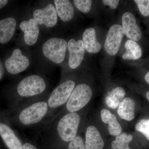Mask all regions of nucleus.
<instances>
[{
    "mask_svg": "<svg viewBox=\"0 0 149 149\" xmlns=\"http://www.w3.org/2000/svg\"><path fill=\"white\" fill-rule=\"evenodd\" d=\"M147 121L146 119H142L139 120L136 124V130L138 132H141L149 141V131L147 127Z\"/></svg>",
    "mask_w": 149,
    "mask_h": 149,
    "instance_id": "25",
    "label": "nucleus"
},
{
    "mask_svg": "<svg viewBox=\"0 0 149 149\" xmlns=\"http://www.w3.org/2000/svg\"><path fill=\"white\" fill-rule=\"evenodd\" d=\"M102 3L104 5L109 6L112 9H115L117 8L119 1L116 0H104L102 1Z\"/></svg>",
    "mask_w": 149,
    "mask_h": 149,
    "instance_id": "27",
    "label": "nucleus"
},
{
    "mask_svg": "<svg viewBox=\"0 0 149 149\" xmlns=\"http://www.w3.org/2000/svg\"><path fill=\"white\" fill-rule=\"evenodd\" d=\"M133 139V136L130 134L121 133L116 136L115 140L112 142V149H131L129 144Z\"/></svg>",
    "mask_w": 149,
    "mask_h": 149,
    "instance_id": "22",
    "label": "nucleus"
},
{
    "mask_svg": "<svg viewBox=\"0 0 149 149\" xmlns=\"http://www.w3.org/2000/svg\"><path fill=\"white\" fill-rule=\"evenodd\" d=\"M134 2L143 16H149V0H135Z\"/></svg>",
    "mask_w": 149,
    "mask_h": 149,
    "instance_id": "24",
    "label": "nucleus"
},
{
    "mask_svg": "<svg viewBox=\"0 0 149 149\" xmlns=\"http://www.w3.org/2000/svg\"><path fill=\"white\" fill-rule=\"evenodd\" d=\"M55 4L58 15L64 22L71 20L74 16V10L72 4L68 0H55Z\"/></svg>",
    "mask_w": 149,
    "mask_h": 149,
    "instance_id": "19",
    "label": "nucleus"
},
{
    "mask_svg": "<svg viewBox=\"0 0 149 149\" xmlns=\"http://www.w3.org/2000/svg\"><path fill=\"white\" fill-rule=\"evenodd\" d=\"M80 120V116L76 112H69L62 117L57 128L62 140L70 142L77 136Z\"/></svg>",
    "mask_w": 149,
    "mask_h": 149,
    "instance_id": "1",
    "label": "nucleus"
},
{
    "mask_svg": "<svg viewBox=\"0 0 149 149\" xmlns=\"http://www.w3.org/2000/svg\"><path fill=\"white\" fill-rule=\"evenodd\" d=\"M135 108L136 103L133 99L124 98L118 107V114L122 119L131 121L135 118Z\"/></svg>",
    "mask_w": 149,
    "mask_h": 149,
    "instance_id": "18",
    "label": "nucleus"
},
{
    "mask_svg": "<svg viewBox=\"0 0 149 149\" xmlns=\"http://www.w3.org/2000/svg\"><path fill=\"white\" fill-rule=\"evenodd\" d=\"M68 149H85V145L82 138L80 136H76L70 142Z\"/></svg>",
    "mask_w": 149,
    "mask_h": 149,
    "instance_id": "26",
    "label": "nucleus"
},
{
    "mask_svg": "<svg viewBox=\"0 0 149 149\" xmlns=\"http://www.w3.org/2000/svg\"><path fill=\"white\" fill-rule=\"evenodd\" d=\"M125 47L126 52L123 55V59L136 60L142 56V49L135 41L128 40L125 43Z\"/></svg>",
    "mask_w": 149,
    "mask_h": 149,
    "instance_id": "21",
    "label": "nucleus"
},
{
    "mask_svg": "<svg viewBox=\"0 0 149 149\" xmlns=\"http://www.w3.org/2000/svg\"><path fill=\"white\" fill-rule=\"evenodd\" d=\"M104 142L97 128L90 125L87 128L85 134L86 149H103Z\"/></svg>",
    "mask_w": 149,
    "mask_h": 149,
    "instance_id": "13",
    "label": "nucleus"
},
{
    "mask_svg": "<svg viewBox=\"0 0 149 149\" xmlns=\"http://www.w3.org/2000/svg\"><path fill=\"white\" fill-rule=\"evenodd\" d=\"M8 2L7 0H0V9L3 8Z\"/></svg>",
    "mask_w": 149,
    "mask_h": 149,
    "instance_id": "29",
    "label": "nucleus"
},
{
    "mask_svg": "<svg viewBox=\"0 0 149 149\" xmlns=\"http://www.w3.org/2000/svg\"><path fill=\"white\" fill-rule=\"evenodd\" d=\"M48 105L45 102L32 104L21 112L19 117V121L26 125L40 122L47 112Z\"/></svg>",
    "mask_w": 149,
    "mask_h": 149,
    "instance_id": "5",
    "label": "nucleus"
},
{
    "mask_svg": "<svg viewBox=\"0 0 149 149\" xmlns=\"http://www.w3.org/2000/svg\"><path fill=\"white\" fill-rule=\"evenodd\" d=\"M145 79L147 83H148L149 84V71L148 72H147L146 74L145 75Z\"/></svg>",
    "mask_w": 149,
    "mask_h": 149,
    "instance_id": "30",
    "label": "nucleus"
},
{
    "mask_svg": "<svg viewBox=\"0 0 149 149\" xmlns=\"http://www.w3.org/2000/svg\"><path fill=\"white\" fill-rule=\"evenodd\" d=\"M124 35L122 26L119 24H113L111 27L104 44V49L107 53L111 56L116 55L119 50Z\"/></svg>",
    "mask_w": 149,
    "mask_h": 149,
    "instance_id": "7",
    "label": "nucleus"
},
{
    "mask_svg": "<svg viewBox=\"0 0 149 149\" xmlns=\"http://www.w3.org/2000/svg\"><path fill=\"white\" fill-rule=\"evenodd\" d=\"M20 27L24 33V42L28 45H33L37 42L39 33L38 24L34 18L21 22Z\"/></svg>",
    "mask_w": 149,
    "mask_h": 149,
    "instance_id": "12",
    "label": "nucleus"
},
{
    "mask_svg": "<svg viewBox=\"0 0 149 149\" xmlns=\"http://www.w3.org/2000/svg\"><path fill=\"white\" fill-rule=\"evenodd\" d=\"M33 17L38 25L44 24L48 27H54L57 22L56 10L51 4L45 8L36 10L33 13Z\"/></svg>",
    "mask_w": 149,
    "mask_h": 149,
    "instance_id": "9",
    "label": "nucleus"
},
{
    "mask_svg": "<svg viewBox=\"0 0 149 149\" xmlns=\"http://www.w3.org/2000/svg\"><path fill=\"white\" fill-rule=\"evenodd\" d=\"M82 41L85 49L90 53H97L101 49V45L97 40L96 31L94 28L85 29Z\"/></svg>",
    "mask_w": 149,
    "mask_h": 149,
    "instance_id": "14",
    "label": "nucleus"
},
{
    "mask_svg": "<svg viewBox=\"0 0 149 149\" xmlns=\"http://www.w3.org/2000/svg\"><path fill=\"white\" fill-rule=\"evenodd\" d=\"M75 6L83 13H88L91 10L92 1L91 0H74Z\"/></svg>",
    "mask_w": 149,
    "mask_h": 149,
    "instance_id": "23",
    "label": "nucleus"
},
{
    "mask_svg": "<svg viewBox=\"0 0 149 149\" xmlns=\"http://www.w3.org/2000/svg\"><path fill=\"white\" fill-rule=\"evenodd\" d=\"M16 22L13 17H8L0 20V43L8 42L13 37Z\"/></svg>",
    "mask_w": 149,
    "mask_h": 149,
    "instance_id": "15",
    "label": "nucleus"
},
{
    "mask_svg": "<svg viewBox=\"0 0 149 149\" xmlns=\"http://www.w3.org/2000/svg\"><path fill=\"white\" fill-rule=\"evenodd\" d=\"M69 53L68 64L72 69L77 68L81 64L85 54V49L83 41L79 40L76 42L74 39L69 40L67 44Z\"/></svg>",
    "mask_w": 149,
    "mask_h": 149,
    "instance_id": "10",
    "label": "nucleus"
},
{
    "mask_svg": "<svg viewBox=\"0 0 149 149\" xmlns=\"http://www.w3.org/2000/svg\"><path fill=\"white\" fill-rule=\"evenodd\" d=\"M122 23L123 33L128 38L135 42L141 40L142 33L136 18L132 13L128 12L123 14Z\"/></svg>",
    "mask_w": 149,
    "mask_h": 149,
    "instance_id": "11",
    "label": "nucleus"
},
{
    "mask_svg": "<svg viewBox=\"0 0 149 149\" xmlns=\"http://www.w3.org/2000/svg\"><path fill=\"white\" fill-rule=\"evenodd\" d=\"M125 92L122 87L113 88L107 94L105 102L107 106L112 109L118 108L120 103L124 99Z\"/></svg>",
    "mask_w": 149,
    "mask_h": 149,
    "instance_id": "20",
    "label": "nucleus"
},
{
    "mask_svg": "<svg viewBox=\"0 0 149 149\" xmlns=\"http://www.w3.org/2000/svg\"><path fill=\"white\" fill-rule=\"evenodd\" d=\"M93 95V91L89 85L85 84L77 85L67 102V109L70 112L78 111L88 103Z\"/></svg>",
    "mask_w": 149,
    "mask_h": 149,
    "instance_id": "2",
    "label": "nucleus"
},
{
    "mask_svg": "<svg viewBox=\"0 0 149 149\" xmlns=\"http://www.w3.org/2000/svg\"><path fill=\"white\" fill-rule=\"evenodd\" d=\"M0 136L9 149H19L22 146L13 130L4 123H0Z\"/></svg>",
    "mask_w": 149,
    "mask_h": 149,
    "instance_id": "16",
    "label": "nucleus"
},
{
    "mask_svg": "<svg viewBox=\"0 0 149 149\" xmlns=\"http://www.w3.org/2000/svg\"><path fill=\"white\" fill-rule=\"evenodd\" d=\"M19 149H37V148L29 143H25Z\"/></svg>",
    "mask_w": 149,
    "mask_h": 149,
    "instance_id": "28",
    "label": "nucleus"
},
{
    "mask_svg": "<svg viewBox=\"0 0 149 149\" xmlns=\"http://www.w3.org/2000/svg\"><path fill=\"white\" fill-rule=\"evenodd\" d=\"M46 88L45 82L42 77L31 75L20 81L17 86V91L22 97H31L41 94Z\"/></svg>",
    "mask_w": 149,
    "mask_h": 149,
    "instance_id": "4",
    "label": "nucleus"
},
{
    "mask_svg": "<svg viewBox=\"0 0 149 149\" xmlns=\"http://www.w3.org/2000/svg\"><path fill=\"white\" fill-rule=\"evenodd\" d=\"M75 83L72 80H68L56 88L48 100V105L51 108H56L67 102L72 91Z\"/></svg>",
    "mask_w": 149,
    "mask_h": 149,
    "instance_id": "6",
    "label": "nucleus"
},
{
    "mask_svg": "<svg viewBox=\"0 0 149 149\" xmlns=\"http://www.w3.org/2000/svg\"><path fill=\"white\" fill-rule=\"evenodd\" d=\"M146 97L149 101V91H148L146 93Z\"/></svg>",
    "mask_w": 149,
    "mask_h": 149,
    "instance_id": "31",
    "label": "nucleus"
},
{
    "mask_svg": "<svg viewBox=\"0 0 149 149\" xmlns=\"http://www.w3.org/2000/svg\"><path fill=\"white\" fill-rule=\"evenodd\" d=\"M147 127H148V130L149 131V119L148 120V121H147Z\"/></svg>",
    "mask_w": 149,
    "mask_h": 149,
    "instance_id": "32",
    "label": "nucleus"
},
{
    "mask_svg": "<svg viewBox=\"0 0 149 149\" xmlns=\"http://www.w3.org/2000/svg\"><path fill=\"white\" fill-rule=\"evenodd\" d=\"M67 48V43L63 39L51 38L43 45V53L53 62L60 63L64 60Z\"/></svg>",
    "mask_w": 149,
    "mask_h": 149,
    "instance_id": "3",
    "label": "nucleus"
},
{
    "mask_svg": "<svg viewBox=\"0 0 149 149\" xmlns=\"http://www.w3.org/2000/svg\"><path fill=\"white\" fill-rule=\"evenodd\" d=\"M29 65L28 58L22 55L21 50L18 49H15L11 56L5 62L6 68L8 72L13 74L23 72Z\"/></svg>",
    "mask_w": 149,
    "mask_h": 149,
    "instance_id": "8",
    "label": "nucleus"
},
{
    "mask_svg": "<svg viewBox=\"0 0 149 149\" xmlns=\"http://www.w3.org/2000/svg\"><path fill=\"white\" fill-rule=\"evenodd\" d=\"M101 117L104 123L108 124V131L111 135L116 136L122 133V127L116 116L109 110L105 109H102Z\"/></svg>",
    "mask_w": 149,
    "mask_h": 149,
    "instance_id": "17",
    "label": "nucleus"
}]
</instances>
